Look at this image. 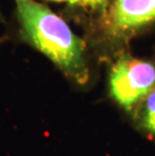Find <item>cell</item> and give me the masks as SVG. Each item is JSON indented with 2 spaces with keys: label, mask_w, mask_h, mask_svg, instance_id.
Instances as JSON below:
<instances>
[{
  "label": "cell",
  "mask_w": 155,
  "mask_h": 156,
  "mask_svg": "<svg viewBox=\"0 0 155 156\" xmlns=\"http://www.w3.org/2000/svg\"><path fill=\"white\" fill-rule=\"evenodd\" d=\"M19 37L80 85L89 81L85 43L65 20L35 0H13Z\"/></svg>",
  "instance_id": "cell-1"
},
{
  "label": "cell",
  "mask_w": 155,
  "mask_h": 156,
  "mask_svg": "<svg viewBox=\"0 0 155 156\" xmlns=\"http://www.w3.org/2000/svg\"><path fill=\"white\" fill-rule=\"evenodd\" d=\"M109 87L119 105L131 110L155 89V66L130 56L121 58L110 71Z\"/></svg>",
  "instance_id": "cell-2"
},
{
  "label": "cell",
  "mask_w": 155,
  "mask_h": 156,
  "mask_svg": "<svg viewBox=\"0 0 155 156\" xmlns=\"http://www.w3.org/2000/svg\"><path fill=\"white\" fill-rule=\"evenodd\" d=\"M155 20V0H113L108 25L113 33L137 30Z\"/></svg>",
  "instance_id": "cell-3"
},
{
  "label": "cell",
  "mask_w": 155,
  "mask_h": 156,
  "mask_svg": "<svg viewBox=\"0 0 155 156\" xmlns=\"http://www.w3.org/2000/svg\"><path fill=\"white\" fill-rule=\"evenodd\" d=\"M140 118L143 128L155 136V89L144 99Z\"/></svg>",
  "instance_id": "cell-4"
},
{
  "label": "cell",
  "mask_w": 155,
  "mask_h": 156,
  "mask_svg": "<svg viewBox=\"0 0 155 156\" xmlns=\"http://www.w3.org/2000/svg\"><path fill=\"white\" fill-rule=\"evenodd\" d=\"M108 0H77V5H80L93 11H102L107 6Z\"/></svg>",
  "instance_id": "cell-5"
},
{
  "label": "cell",
  "mask_w": 155,
  "mask_h": 156,
  "mask_svg": "<svg viewBox=\"0 0 155 156\" xmlns=\"http://www.w3.org/2000/svg\"><path fill=\"white\" fill-rule=\"evenodd\" d=\"M49 1H54V2H66L71 5H77V0H49Z\"/></svg>",
  "instance_id": "cell-6"
},
{
  "label": "cell",
  "mask_w": 155,
  "mask_h": 156,
  "mask_svg": "<svg viewBox=\"0 0 155 156\" xmlns=\"http://www.w3.org/2000/svg\"><path fill=\"white\" fill-rule=\"evenodd\" d=\"M0 23H5V19H4V16L1 13V10H0Z\"/></svg>",
  "instance_id": "cell-7"
}]
</instances>
